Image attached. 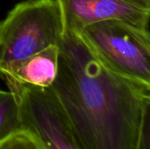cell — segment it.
Here are the masks:
<instances>
[{
	"instance_id": "cell-8",
	"label": "cell",
	"mask_w": 150,
	"mask_h": 149,
	"mask_svg": "<svg viewBox=\"0 0 150 149\" xmlns=\"http://www.w3.org/2000/svg\"><path fill=\"white\" fill-rule=\"evenodd\" d=\"M0 149H44L29 131L18 128L0 140Z\"/></svg>"
},
{
	"instance_id": "cell-4",
	"label": "cell",
	"mask_w": 150,
	"mask_h": 149,
	"mask_svg": "<svg viewBox=\"0 0 150 149\" xmlns=\"http://www.w3.org/2000/svg\"><path fill=\"white\" fill-rule=\"evenodd\" d=\"M17 100L20 127L44 149H82L70 122L51 88L5 83Z\"/></svg>"
},
{
	"instance_id": "cell-7",
	"label": "cell",
	"mask_w": 150,
	"mask_h": 149,
	"mask_svg": "<svg viewBox=\"0 0 150 149\" xmlns=\"http://www.w3.org/2000/svg\"><path fill=\"white\" fill-rule=\"evenodd\" d=\"M20 128L18 107L11 90L0 88V140Z\"/></svg>"
},
{
	"instance_id": "cell-1",
	"label": "cell",
	"mask_w": 150,
	"mask_h": 149,
	"mask_svg": "<svg viewBox=\"0 0 150 149\" xmlns=\"http://www.w3.org/2000/svg\"><path fill=\"white\" fill-rule=\"evenodd\" d=\"M51 90L82 149H143L150 85L105 66L79 32L64 28Z\"/></svg>"
},
{
	"instance_id": "cell-6",
	"label": "cell",
	"mask_w": 150,
	"mask_h": 149,
	"mask_svg": "<svg viewBox=\"0 0 150 149\" xmlns=\"http://www.w3.org/2000/svg\"><path fill=\"white\" fill-rule=\"evenodd\" d=\"M60 47L50 46L21 61L0 69L5 83L40 88H49L54 83L59 67Z\"/></svg>"
},
{
	"instance_id": "cell-5",
	"label": "cell",
	"mask_w": 150,
	"mask_h": 149,
	"mask_svg": "<svg viewBox=\"0 0 150 149\" xmlns=\"http://www.w3.org/2000/svg\"><path fill=\"white\" fill-rule=\"evenodd\" d=\"M64 28L80 32L105 20H120L149 29L150 0H56Z\"/></svg>"
},
{
	"instance_id": "cell-2",
	"label": "cell",
	"mask_w": 150,
	"mask_h": 149,
	"mask_svg": "<svg viewBox=\"0 0 150 149\" xmlns=\"http://www.w3.org/2000/svg\"><path fill=\"white\" fill-rule=\"evenodd\" d=\"M64 23L56 0H25L16 4L0 19V69L60 46Z\"/></svg>"
},
{
	"instance_id": "cell-3",
	"label": "cell",
	"mask_w": 150,
	"mask_h": 149,
	"mask_svg": "<svg viewBox=\"0 0 150 149\" xmlns=\"http://www.w3.org/2000/svg\"><path fill=\"white\" fill-rule=\"evenodd\" d=\"M79 33L110 69L150 85L149 29L120 20H105L87 25Z\"/></svg>"
}]
</instances>
